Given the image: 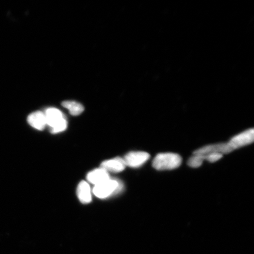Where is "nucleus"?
Instances as JSON below:
<instances>
[{
	"label": "nucleus",
	"instance_id": "0eeeda50",
	"mask_svg": "<svg viewBox=\"0 0 254 254\" xmlns=\"http://www.w3.org/2000/svg\"><path fill=\"white\" fill-rule=\"evenodd\" d=\"M87 179L89 183L94 184L95 186L110 180V177L106 170L100 168L89 173Z\"/></svg>",
	"mask_w": 254,
	"mask_h": 254
},
{
	"label": "nucleus",
	"instance_id": "39448f33",
	"mask_svg": "<svg viewBox=\"0 0 254 254\" xmlns=\"http://www.w3.org/2000/svg\"><path fill=\"white\" fill-rule=\"evenodd\" d=\"M150 157V154L146 152H131L127 154L123 160L125 161L126 166L138 168L145 163L149 160Z\"/></svg>",
	"mask_w": 254,
	"mask_h": 254
},
{
	"label": "nucleus",
	"instance_id": "f257e3e1",
	"mask_svg": "<svg viewBox=\"0 0 254 254\" xmlns=\"http://www.w3.org/2000/svg\"><path fill=\"white\" fill-rule=\"evenodd\" d=\"M47 125L50 127L51 132L53 134L61 132L67 127V122L61 111L55 108H50L44 113Z\"/></svg>",
	"mask_w": 254,
	"mask_h": 254
},
{
	"label": "nucleus",
	"instance_id": "9b49d317",
	"mask_svg": "<svg viewBox=\"0 0 254 254\" xmlns=\"http://www.w3.org/2000/svg\"><path fill=\"white\" fill-rule=\"evenodd\" d=\"M62 106L68 110L69 113L73 116H77L83 112L84 108L81 104L74 101H65Z\"/></svg>",
	"mask_w": 254,
	"mask_h": 254
},
{
	"label": "nucleus",
	"instance_id": "f8f14e48",
	"mask_svg": "<svg viewBox=\"0 0 254 254\" xmlns=\"http://www.w3.org/2000/svg\"><path fill=\"white\" fill-rule=\"evenodd\" d=\"M204 157L201 155H194L190 158L188 161L189 166L192 168H198L201 166Z\"/></svg>",
	"mask_w": 254,
	"mask_h": 254
},
{
	"label": "nucleus",
	"instance_id": "9d476101",
	"mask_svg": "<svg viewBox=\"0 0 254 254\" xmlns=\"http://www.w3.org/2000/svg\"><path fill=\"white\" fill-rule=\"evenodd\" d=\"M78 197L83 204H88L91 201L92 196L90 187L86 182H81L77 187Z\"/></svg>",
	"mask_w": 254,
	"mask_h": 254
},
{
	"label": "nucleus",
	"instance_id": "20e7f679",
	"mask_svg": "<svg viewBox=\"0 0 254 254\" xmlns=\"http://www.w3.org/2000/svg\"><path fill=\"white\" fill-rule=\"evenodd\" d=\"M254 139V129H248L247 131L241 133L231 138L228 142L232 151L237 150L238 148L252 144Z\"/></svg>",
	"mask_w": 254,
	"mask_h": 254
},
{
	"label": "nucleus",
	"instance_id": "423d86ee",
	"mask_svg": "<svg viewBox=\"0 0 254 254\" xmlns=\"http://www.w3.org/2000/svg\"><path fill=\"white\" fill-rule=\"evenodd\" d=\"M232 152L228 143L212 144L198 149L193 152V155H206L212 153H219L222 155L230 153Z\"/></svg>",
	"mask_w": 254,
	"mask_h": 254
},
{
	"label": "nucleus",
	"instance_id": "1a4fd4ad",
	"mask_svg": "<svg viewBox=\"0 0 254 254\" xmlns=\"http://www.w3.org/2000/svg\"><path fill=\"white\" fill-rule=\"evenodd\" d=\"M29 125L40 131H42L47 126L45 114L41 111H36L30 114L28 117Z\"/></svg>",
	"mask_w": 254,
	"mask_h": 254
},
{
	"label": "nucleus",
	"instance_id": "7ed1b4c3",
	"mask_svg": "<svg viewBox=\"0 0 254 254\" xmlns=\"http://www.w3.org/2000/svg\"><path fill=\"white\" fill-rule=\"evenodd\" d=\"M122 188L118 181L110 179L99 185L95 186L93 193L97 197L104 199L118 192Z\"/></svg>",
	"mask_w": 254,
	"mask_h": 254
},
{
	"label": "nucleus",
	"instance_id": "ddd939ff",
	"mask_svg": "<svg viewBox=\"0 0 254 254\" xmlns=\"http://www.w3.org/2000/svg\"><path fill=\"white\" fill-rule=\"evenodd\" d=\"M204 157L205 160H207L210 163H215L218 161L222 157L223 155L219 153H212L206 155H203Z\"/></svg>",
	"mask_w": 254,
	"mask_h": 254
},
{
	"label": "nucleus",
	"instance_id": "f03ea898",
	"mask_svg": "<svg viewBox=\"0 0 254 254\" xmlns=\"http://www.w3.org/2000/svg\"><path fill=\"white\" fill-rule=\"evenodd\" d=\"M182 163V158L175 153H161L152 161V167L157 170H171L179 168Z\"/></svg>",
	"mask_w": 254,
	"mask_h": 254
},
{
	"label": "nucleus",
	"instance_id": "6e6552de",
	"mask_svg": "<svg viewBox=\"0 0 254 254\" xmlns=\"http://www.w3.org/2000/svg\"><path fill=\"white\" fill-rule=\"evenodd\" d=\"M126 166L123 158H116L105 161L101 165V168L112 173H120L125 169Z\"/></svg>",
	"mask_w": 254,
	"mask_h": 254
}]
</instances>
